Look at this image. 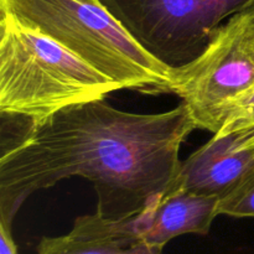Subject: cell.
I'll return each instance as SVG.
<instances>
[{"label":"cell","instance_id":"7a4b0ae2","mask_svg":"<svg viewBox=\"0 0 254 254\" xmlns=\"http://www.w3.org/2000/svg\"><path fill=\"white\" fill-rule=\"evenodd\" d=\"M123 89L46 34L0 11V112L36 123Z\"/></svg>","mask_w":254,"mask_h":254},{"label":"cell","instance_id":"277c9868","mask_svg":"<svg viewBox=\"0 0 254 254\" xmlns=\"http://www.w3.org/2000/svg\"><path fill=\"white\" fill-rule=\"evenodd\" d=\"M175 68L170 93L188 106L198 129L217 133L233 103L254 87V30L236 12L195 60Z\"/></svg>","mask_w":254,"mask_h":254},{"label":"cell","instance_id":"3957f363","mask_svg":"<svg viewBox=\"0 0 254 254\" xmlns=\"http://www.w3.org/2000/svg\"><path fill=\"white\" fill-rule=\"evenodd\" d=\"M0 11L46 34L123 89L170 93L175 67L144 49L99 0H0Z\"/></svg>","mask_w":254,"mask_h":254},{"label":"cell","instance_id":"9c48e42d","mask_svg":"<svg viewBox=\"0 0 254 254\" xmlns=\"http://www.w3.org/2000/svg\"><path fill=\"white\" fill-rule=\"evenodd\" d=\"M217 213L238 218L254 217V165L220 198Z\"/></svg>","mask_w":254,"mask_h":254},{"label":"cell","instance_id":"8992f818","mask_svg":"<svg viewBox=\"0 0 254 254\" xmlns=\"http://www.w3.org/2000/svg\"><path fill=\"white\" fill-rule=\"evenodd\" d=\"M254 165V127L216 133L188 159L165 193L184 192L221 198Z\"/></svg>","mask_w":254,"mask_h":254},{"label":"cell","instance_id":"6da1fadb","mask_svg":"<svg viewBox=\"0 0 254 254\" xmlns=\"http://www.w3.org/2000/svg\"><path fill=\"white\" fill-rule=\"evenodd\" d=\"M195 129L184 102L140 114L94 99L41 122L26 121L21 134L1 145L0 222L11 227L32 193L73 176L91 181L96 211L104 217H136L171 185L181 145Z\"/></svg>","mask_w":254,"mask_h":254},{"label":"cell","instance_id":"ba28073f","mask_svg":"<svg viewBox=\"0 0 254 254\" xmlns=\"http://www.w3.org/2000/svg\"><path fill=\"white\" fill-rule=\"evenodd\" d=\"M220 198L197 193L169 192L134 217L139 236L148 245L163 250L174 238L189 233L205 236L218 216Z\"/></svg>","mask_w":254,"mask_h":254},{"label":"cell","instance_id":"7c38bea8","mask_svg":"<svg viewBox=\"0 0 254 254\" xmlns=\"http://www.w3.org/2000/svg\"><path fill=\"white\" fill-rule=\"evenodd\" d=\"M241 16L245 17L246 21L251 25V27L254 30V0H247L246 4L237 11Z\"/></svg>","mask_w":254,"mask_h":254},{"label":"cell","instance_id":"52a82bcc","mask_svg":"<svg viewBox=\"0 0 254 254\" xmlns=\"http://www.w3.org/2000/svg\"><path fill=\"white\" fill-rule=\"evenodd\" d=\"M36 254H163L139 236L134 218L113 220L99 212L78 216L68 233L42 237Z\"/></svg>","mask_w":254,"mask_h":254},{"label":"cell","instance_id":"5b68a950","mask_svg":"<svg viewBox=\"0 0 254 254\" xmlns=\"http://www.w3.org/2000/svg\"><path fill=\"white\" fill-rule=\"evenodd\" d=\"M150 54L171 67L195 60L247 0H99Z\"/></svg>","mask_w":254,"mask_h":254},{"label":"cell","instance_id":"30bf717a","mask_svg":"<svg viewBox=\"0 0 254 254\" xmlns=\"http://www.w3.org/2000/svg\"><path fill=\"white\" fill-rule=\"evenodd\" d=\"M252 127H254V87L243 93L233 103L227 119L217 133L223 134L236 129L252 128Z\"/></svg>","mask_w":254,"mask_h":254},{"label":"cell","instance_id":"8fae6325","mask_svg":"<svg viewBox=\"0 0 254 254\" xmlns=\"http://www.w3.org/2000/svg\"><path fill=\"white\" fill-rule=\"evenodd\" d=\"M0 254H19L11 236V227L0 222Z\"/></svg>","mask_w":254,"mask_h":254}]
</instances>
